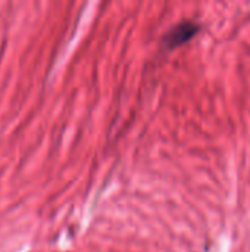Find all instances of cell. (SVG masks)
<instances>
[{"instance_id":"cell-1","label":"cell","mask_w":250,"mask_h":252,"mask_svg":"<svg viewBox=\"0 0 250 252\" xmlns=\"http://www.w3.org/2000/svg\"><path fill=\"white\" fill-rule=\"evenodd\" d=\"M194 31H196V27H194V25H192V24H183V25H178L177 28H174V30L168 34V37H167L168 44H169V46L180 44V43L186 41L189 37H192V35L194 34Z\"/></svg>"}]
</instances>
